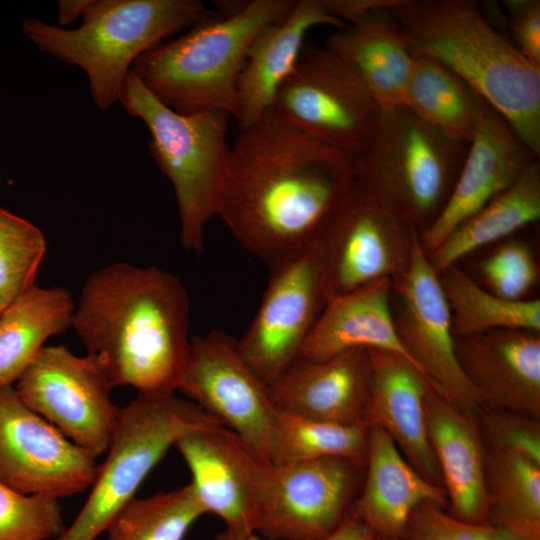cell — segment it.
Segmentation results:
<instances>
[{
	"instance_id": "1",
	"label": "cell",
	"mask_w": 540,
	"mask_h": 540,
	"mask_svg": "<svg viewBox=\"0 0 540 540\" xmlns=\"http://www.w3.org/2000/svg\"><path fill=\"white\" fill-rule=\"evenodd\" d=\"M355 181L352 155L269 110L231 146L217 216L272 270L322 240Z\"/></svg>"
},
{
	"instance_id": "2",
	"label": "cell",
	"mask_w": 540,
	"mask_h": 540,
	"mask_svg": "<svg viewBox=\"0 0 540 540\" xmlns=\"http://www.w3.org/2000/svg\"><path fill=\"white\" fill-rule=\"evenodd\" d=\"M72 328L113 387L176 391L191 344L189 297L176 275L126 262L97 269L82 286Z\"/></svg>"
},
{
	"instance_id": "3",
	"label": "cell",
	"mask_w": 540,
	"mask_h": 540,
	"mask_svg": "<svg viewBox=\"0 0 540 540\" xmlns=\"http://www.w3.org/2000/svg\"><path fill=\"white\" fill-rule=\"evenodd\" d=\"M399 23L413 54L467 81L540 155V67L503 36L470 0H378Z\"/></svg>"
},
{
	"instance_id": "4",
	"label": "cell",
	"mask_w": 540,
	"mask_h": 540,
	"mask_svg": "<svg viewBox=\"0 0 540 540\" xmlns=\"http://www.w3.org/2000/svg\"><path fill=\"white\" fill-rule=\"evenodd\" d=\"M293 0L220 4L219 11L179 37L142 54L131 72L161 103L188 114L225 112L238 122V77L248 48L265 25L285 17Z\"/></svg>"
},
{
	"instance_id": "5",
	"label": "cell",
	"mask_w": 540,
	"mask_h": 540,
	"mask_svg": "<svg viewBox=\"0 0 540 540\" xmlns=\"http://www.w3.org/2000/svg\"><path fill=\"white\" fill-rule=\"evenodd\" d=\"M214 13L198 0H93L76 28L26 18L21 30L41 53L80 68L105 112L142 54Z\"/></svg>"
},
{
	"instance_id": "6",
	"label": "cell",
	"mask_w": 540,
	"mask_h": 540,
	"mask_svg": "<svg viewBox=\"0 0 540 540\" xmlns=\"http://www.w3.org/2000/svg\"><path fill=\"white\" fill-rule=\"evenodd\" d=\"M468 144L404 105L383 109L366 144L353 156L356 181L391 215L420 234L443 209Z\"/></svg>"
},
{
	"instance_id": "7",
	"label": "cell",
	"mask_w": 540,
	"mask_h": 540,
	"mask_svg": "<svg viewBox=\"0 0 540 540\" xmlns=\"http://www.w3.org/2000/svg\"><path fill=\"white\" fill-rule=\"evenodd\" d=\"M119 103L149 131L151 156L174 189L182 247L201 253L206 225L218 214L230 168V116L218 110L176 112L153 96L132 72Z\"/></svg>"
},
{
	"instance_id": "8",
	"label": "cell",
	"mask_w": 540,
	"mask_h": 540,
	"mask_svg": "<svg viewBox=\"0 0 540 540\" xmlns=\"http://www.w3.org/2000/svg\"><path fill=\"white\" fill-rule=\"evenodd\" d=\"M215 424L222 423L175 392L139 394L120 407L116 430L89 496L55 540H96L183 434Z\"/></svg>"
},
{
	"instance_id": "9",
	"label": "cell",
	"mask_w": 540,
	"mask_h": 540,
	"mask_svg": "<svg viewBox=\"0 0 540 540\" xmlns=\"http://www.w3.org/2000/svg\"><path fill=\"white\" fill-rule=\"evenodd\" d=\"M270 110L352 156L366 144L381 112L355 71L313 42L303 44Z\"/></svg>"
},
{
	"instance_id": "10",
	"label": "cell",
	"mask_w": 540,
	"mask_h": 540,
	"mask_svg": "<svg viewBox=\"0 0 540 540\" xmlns=\"http://www.w3.org/2000/svg\"><path fill=\"white\" fill-rule=\"evenodd\" d=\"M22 401L93 458L105 454L120 407L101 362L63 345L44 346L14 384Z\"/></svg>"
},
{
	"instance_id": "11",
	"label": "cell",
	"mask_w": 540,
	"mask_h": 540,
	"mask_svg": "<svg viewBox=\"0 0 540 540\" xmlns=\"http://www.w3.org/2000/svg\"><path fill=\"white\" fill-rule=\"evenodd\" d=\"M258 310L237 348L269 387L296 360L327 304L322 243L270 270Z\"/></svg>"
},
{
	"instance_id": "12",
	"label": "cell",
	"mask_w": 540,
	"mask_h": 540,
	"mask_svg": "<svg viewBox=\"0 0 540 540\" xmlns=\"http://www.w3.org/2000/svg\"><path fill=\"white\" fill-rule=\"evenodd\" d=\"M176 391L271 461L278 409L269 387L247 365L237 340L226 331L218 328L191 338Z\"/></svg>"
},
{
	"instance_id": "13",
	"label": "cell",
	"mask_w": 540,
	"mask_h": 540,
	"mask_svg": "<svg viewBox=\"0 0 540 540\" xmlns=\"http://www.w3.org/2000/svg\"><path fill=\"white\" fill-rule=\"evenodd\" d=\"M398 308L393 313L397 335L432 388L464 412L477 417L486 408L458 363L451 312L435 270L413 238L408 269L393 282Z\"/></svg>"
},
{
	"instance_id": "14",
	"label": "cell",
	"mask_w": 540,
	"mask_h": 540,
	"mask_svg": "<svg viewBox=\"0 0 540 540\" xmlns=\"http://www.w3.org/2000/svg\"><path fill=\"white\" fill-rule=\"evenodd\" d=\"M416 232L355 181L321 240L327 303L374 281L399 279Z\"/></svg>"
},
{
	"instance_id": "15",
	"label": "cell",
	"mask_w": 540,
	"mask_h": 540,
	"mask_svg": "<svg viewBox=\"0 0 540 540\" xmlns=\"http://www.w3.org/2000/svg\"><path fill=\"white\" fill-rule=\"evenodd\" d=\"M96 459L0 385V481L26 495L56 499L89 489Z\"/></svg>"
},
{
	"instance_id": "16",
	"label": "cell",
	"mask_w": 540,
	"mask_h": 540,
	"mask_svg": "<svg viewBox=\"0 0 540 540\" xmlns=\"http://www.w3.org/2000/svg\"><path fill=\"white\" fill-rule=\"evenodd\" d=\"M364 466L343 458L273 463L256 532L265 540L325 537L348 515Z\"/></svg>"
},
{
	"instance_id": "17",
	"label": "cell",
	"mask_w": 540,
	"mask_h": 540,
	"mask_svg": "<svg viewBox=\"0 0 540 540\" xmlns=\"http://www.w3.org/2000/svg\"><path fill=\"white\" fill-rule=\"evenodd\" d=\"M175 446L206 514L238 532H256L273 463L223 424L193 429Z\"/></svg>"
},
{
	"instance_id": "18",
	"label": "cell",
	"mask_w": 540,
	"mask_h": 540,
	"mask_svg": "<svg viewBox=\"0 0 540 540\" xmlns=\"http://www.w3.org/2000/svg\"><path fill=\"white\" fill-rule=\"evenodd\" d=\"M535 160L507 120L486 106L450 195L432 224L419 234L427 254L465 220L510 187Z\"/></svg>"
},
{
	"instance_id": "19",
	"label": "cell",
	"mask_w": 540,
	"mask_h": 540,
	"mask_svg": "<svg viewBox=\"0 0 540 540\" xmlns=\"http://www.w3.org/2000/svg\"><path fill=\"white\" fill-rule=\"evenodd\" d=\"M455 352L486 407L539 418L540 332L498 329L455 338Z\"/></svg>"
},
{
	"instance_id": "20",
	"label": "cell",
	"mask_w": 540,
	"mask_h": 540,
	"mask_svg": "<svg viewBox=\"0 0 540 540\" xmlns=\"http://www.w3.org/2000/svg\"><path fill=\"white\" fill-rule=\"evenodd\" d=\"M367 350L369 393L364 423L385 431L419 474L443 487L426 420L425 398L431 384L402 356Z\"/></svg>"
},
{
	"instance_id": "21",
	"label": "cell",
	"mask_w": 540,
	"mask_h": 540,
	"mask_svg": "<svg viewBox=\"0 0 540 540\" xmlns=\"http://www.w3.org/2000/svg\"><path fill=\"white\" fill-rule=\"evenodd\" d=\"M269 391L280 411L343 425L365 424L368 350L352 349L324 361L299 358Z\"/></svg>"
},
{
	"instance_id": "22",
	"label": "cell",
	"mask_w": 540,
	"mask_h": 540,
	"mask_svg": "<svg viewBox=\"0 0 540 540\" xmlns=\"http://www.w3.org/2000/svg\"><path fill=\"white\" fill-rule=\"evenodd\" d=\"M428 501L446 509L445 489L419 474L385 431L369 427L363 481L349 514L376 537L403 540L411 513Z\"/></svg>"
},
{
	"instance_id": "23",
	"label": "cell",
	"mask_w": 540,
	"mask_h": 540,
	"mask_svg": "<svg viewBox=\"0 0 540 540\" xmlns=\"http://www.w3.org/2000/svg\"><path fill=\"white\" fill-rule=\"evenodd\" d=\"M425 411L432 446L450 514L458 519L490 524L487 513L485 465L487 448L474 417L430 388Z\"/></svg>"
},
{
	"instance_id": "24",
	"label": "cell",
	"mask_w": 540,
	"mask_h": 540,
	"mask_svg": "<svg viewBox=\"0 0 540 540\" xmlns=\"http://www.w3.org/2000/svg\"><path fill=\"white\" fill-rule=\"evenodd\" d=\"M324 46L360 77L381 110L402 105L413 52L397 20L378 0L331 33Z\"/></svg>"
},
{
	"instance_id": "25",
	"label": "cell",
	"mask_w": 540,
	"mask_h": 540,
	"mask_svg": "<svg viewBox=\"0 0 540 540\" xmlns=\"http://www.w3.org/2000/svg\"><path fill=\"white\" fill-rule=\"evenodd\" d=\"M323 0H298L282 19L262 27L253 38L238 77L241 109L239 127L260 119L272 107L275 95L299 58L306 33L315 26L339 28Z\"/></svg>"
},
{
	"instance_id": "26",
	"label": "cell",
	"mask_w": 540,
	"mask_h": 540,
	"mask_svg": "<svg viewBox=\"0 0 540 540\" xmlns=\"http://www.w3.org/2000/svg\"><path fill=\"white\" fill-rule=\"evenodd\" d=\"M392 292L393 282L384 278L329 301L300 358L324 361L352 349H379L402 356L419 370L397 335Z\"/></svg>"
},
{
	"instance_id": "27",
	"label": "cell",
	"mask_w": 540,
	"mask_h": 540,
	"mask_svg": "<svg viewBox=\"0 0 540 540\" xmlns=\"http://www.w3.org/2000/svg\"><path fill=\"white\" fill-rule=\"evenodd\" d=\"M75 302L63 287L34 285L0 313V385H14L51 337L72 327Z\"/></svg>"
},
{
	"instance_id": "28",
	"label": "cell",
	"mask_w": 540,
	"mask_h": 540,
	"mask_svg": "<svg viewBox=\"0 0 540 540\" xmlns=\"http://www.w3.org/2000/svg\"><path fill=\"white\" fill-rule=\"evenodd\" d=\"M540 218V165L533 161L506 190L459 225L427 254L441 274L470 252L507 237Z\"/></svg>"
},
{
	"instance_id": "29",
	"label": "cell",
	"mask_w": 540,
	"mask_h": 540,
	"mask_svg": "<svg viewBox=\"0 0 540 540\" xmlns=\"http://www.w3.org/2000/svg\"><path fill=\"white\" fill-rule=\"evenodd\" d=\"M402 105L451 138L469 143L488 103L442 63L413 54Z\"/></svg>"
},
{
	"instance_id": "30",
	"label": "cell",
	"mask_w": 540,
	"mask_h": 540,
	"mask_svg": "<svg viewBox=\"0 0 540 540\" xmlns=\"http://www.w3.org/2000/svg\"><path fill=\"white\" fill-rule=\"evenodd\" d=\"M488 521L523 540H540V463L489 449L485 465Z\"/></svg>"
},
{
	"instance_id": "31",
	"label": "cell",
	"mask_w": 540,
	"mask_h": 540,
	"mask_svg": "<svg viewBox=\"0 0 540 540\" xmlns=\"http://www.w3.org/2000/svg\"><path fill=\"white\" fill-rule=\"evenodd\" d=\"M440 283L448 303L455 338L498 329L540 332V300L512 301L480 286L456 267L441 273Z\"/></svg>"
},
{
	"instance_id": "32",
	"label": "cell",
	"mask_w": 540,
	"mask_h": 540,
	"mask_svg": "<svg viewBox=\"0 0 540 540\" xmlns=\"http://www.w3.org/2000/svg\"><path fill=\"white\" fill-rule=\"evenodd\" d=\"M368 429L365 424L343 425L278 410L271 462L343 458L365 465Z\"/></svg>"
},
{
	"instance_id": "33",
	"label": "cell",
	"mask_w": 540,
	"mask_h": 540,
	"mask_svg": "<svg viewBox=\"0 0 540 540\" xmlns=\"http://www.w3.org/2000/svg\"><path fill=\"white\" fill-rule=\"evenodd\" d=\"M206 512L188 483L168 492L134 498L108 525L105 540H184Z\"/></svg>"
},
{
	"instance_id": "34",
	"label": "cell",
	"mask_w": 540,
	"mask_h": 540,
	"mask_svg": "<svg viewBox=\"0 0 540 540\" xmlns=\"http://www.w3.org/2000/svg\"><path fill=\"white\" fill-rule=\"evenodd\" d=\"M47 250L36 225L0 207V306L4 309L35 284Z\"/></svg>"
},
{
	"instance_id": "35",
	"label": "cell",
	"mask_w": 540,
	"mask_h": 540,
	"mask_svg": "<svg viewBox=\"0 0 540 540\" xmlns=\"http://www.w3.org/2000/svg\"><path fill=\"white\" fill-rule=\"evenodd\" d=\"M65 529L59 499L22 494L0 481V540H55Z\"/></svg>"
},
{
	"instance_id": "36",
	"label": "cell",
	"mask_w": 540,
	"mask_h": 540,
	"mask_svg": "<svg viewBox=\"0 0 540 540\" xmlns=\"http://www.w3.org/2000/svg\"><path fill=\"white\" fill-rule=\"evenodd\" d=\"M481 274L487 290L501 298L518 301L535 286L538 267L524 242L510 241L482 262Z\"/></svg>"
},
{
	"instance_id": "37",
	"label": "cell",
	"mask_w": 540,
	"mask_h": 540,
	"mask_svg": "<svg viewBox=\"0 0 540 540\" xmlns=\"http://www.w3.org/2000/svg\"><path fill=\"white\" fill-rule=\"evenodd\" d=\"M403 540H523L491 524H476L452 516L428 501L411 513Z\"/></svg>"
},
{
	"instance_id": "38",
	"label": "cell",
	"mask_w": 540,
	"mask_h": 540,
	"mask_svg": "<svg viewBox=\"0 0 540 540\" xmlns=\"http://www.w3.org/2000/svg\"><path fill=\"white\" fill-rule=\"evenodd\" d=\"M478 418L489 449L519 452L540 463L538 418L489 407L484 408Z\"/></svg>"
},
{
	"instance_id": "39",
	"label": "cell",
	"mask_w": 540,
	"mask_h": 540,
	"mask_svg": "<svg viewBox=\"0 0 540 540\" xmlns=\"http://www.w3.org/2000/svg\"><path fill=\"white\" fill-rule=\"evenodd\" d=\"M513 45L532 64L540 67V1L507 0L504 2Z\"/></svg>"
},
{
	"instance_id": "40",
	"label": "cell",
	"mask_w": 540,
	"mask_h": 540,
	"mask_svg": "<svg viewBox=\"0 0 540 540\" xmlns=\"http://www.w3.org/2000/svg\"><path fill=\"white\" fill-rule=\"evenodd\" d=\"M374 534L361 521L348 515L328 535L319 540H373Z\"/></svg>"
},
{
	"instance_id": "41",
	"label": "cell",
	"mask_w": 540,
	"mask_h": 540,
	"mask_svg": "<svg viewBox=\"0 0 540 540\" xmlns=\"http://www.w3.org/2000/svg\"><path fill=\"white\" fill-rule=\"evenodd\" d=\"M93 0H59L57 2V26L66 28L84 16Z\"/></svg>"
},
{
	"instance_id": "42",
	"label": "cell",
	"mask_w": 540,
	"mask_h": 540,
	"mask_svg": "<svg viewBox=\"0 0 540 540\" xmlns=\"http://www.w3.org/2000/svg\"><path fill=\"white\" fill-rule=\"evenodd\" d=\"M214 540H265L257 532H238L224 529L217 533Z\"/></svg>"
},
{
	"instance_id": "43",
	"label": "cell",
	"mask_w": 540,
	"mask_h": 540,
	"mask_svg": "<svg viewBox=\"0 0 540 540\" xmlns=\"http://www.w3.org/2000/svg\"><path fill=\"white\" fill-rule=\"evenodd\" d=\"M373 540H399V539L381 538V537H376V536H374V539H373Z\"/></svg>"
},
{
	"instance_id": "44",
	"label": "cell",
	"mask_w": 540,
	"mask_h": 540,
	"mask_svg": "<svg viewBox=\"0 0 540 540\" xmlns=\"http://www.w3.org/2000/svg\"><path fill=\"white\" fill-rule=\"evenodd\" d=\"M2 310H3V308L0 306V313H1Z\"/></svg>"
}]
</instances>
